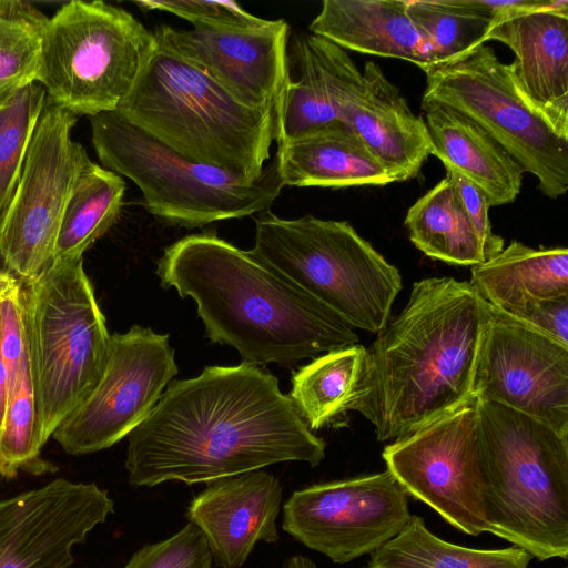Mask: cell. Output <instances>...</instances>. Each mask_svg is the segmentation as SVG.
Returning <instances> with one entry per match:
<instances>
[{
    "instance_id": "obj_1",
    "label": "cell",
    "mask_w": 568,
    "mask_h": 568,
    "mask_svg": "<svg viewBox=\"0 0 568 568\" xmlns=\"http://www.w3.org/2000/svg\"><path fill=\"white\" fill-rule=\"evenodd\" d=\"M128 436L125 469L136 487L210 483L282 462L315 467L326 448L278 379L243 362L172 382Z\"/></svg>"
},
{
    "instance_id": "obj_2",
    "label": "cell",
    "mask_w": 568,
    "mask_h": 568,
    "mask_svg": "<svg viewBox=\"0 0 568 568\" xmlns=\"http://www.w3.org/2000/svg\"><path fill=\"white\" fill-rule=\"evenodd\" d=\"M487 302L468 281L423 278L366 348L351 404L378 440H396L474 396Z\"/></svg>"
},
{
    "instance_id": "obj_3",
    "label": "cell",
    "mask_w": 568,
    "mask_h": 568,
    "mask_svg": "<svg viewBox=\"0 0 568 568\" xmlns=\"http://www.w3.org/2000/svg\"><path fill=\"white\" fill-rule=\"evenodd\" d=\"M156 275L164 288L194 300L210 341L234 347L243 363L292 365L358 344L336 313L215 233L168 246Z\"/></svg>"
},
{
    "instance_id": "obj_4",
    "label": "cell",
    "mask_w": 568,
    "mask_h": 568,
    "mask_svg": "<svg viewBox=\"0 0 568 568\" xmlns=\"http://www.w3.org/2000/svg\"><path fill=\"white\" fill-rule=\"evenodd\" d=\"M182 156L257 179L275 141V113L246 106L160 48L116 111Z\"/></svg>"
},
{
    "instance_id": "obj_5",
    "label": "cell",
    "mask_w": 568,
    "mask_h": 568,
    "mask_svg": "<svg viewBox=\"0 0 568 568\" xmlns=\"http://www.w3.org/2000/svg\"><path fill=\"white\" fill-rule=\"evenodd\" d=\"M484 501L490 534L538 560L568 556V437L477 398Z\"/></svg>"
},
{
    "instance_id": "obj_6",
    "label": "cell",
    "mask_w": 568,
    "mask_h": 568,
    "mask_svg": "<svg viewBox=\"0 0 568 568\" xmlns=\"http://www.w3.org/2000/svg\"><path fill=\"white\" fill-rule=\"evenodd\" d=\"M19 298L44 446L101 379L111 335L83 257L54 258L21 283Z\"/></svg>"
},
{
    "instance_id": "obj_7",
    "label": "cell",
    "mask_w": 568,
    "mask_h": 568,
    "mask_svg": "<svg viewBox=\"0 0 568 568\" xmlns=\"http://www.w3.org/2000/svg\"><path fill=\"white\" fill-rule=\"evenodd\" d=\"M102 166L130 179L159 220L187 229L268 211L284 187L274 154L255 180L189 160L118 112L89 118Z\"/></svg>"
},
{
    "instance_id": "obj_8",
    "label": "cell",
    "mask_w": 568,
    "mask_h": 568,
    "mask_svg": "<svg viewBox=\"0 0 568 568\" xmlns=\"http://www.w3.org/2000/svg\"><path fill=\"white\" fill-rule=\"evenodd\" d=\"M252 255L323 303L353 328L382 332L403 287L386 261L346 221L312 215L255 217Z\"/></svg>"
},
{
    "instance_id": "obj_9",
    "label": "cell",
    "mask_w": 568,
    "mask_h": 568,
    "mask_svg": "<svg viewBox=\"0 0 568 568\" xmlns=\"http://www.w3.org/2000/svg\"><path fill=\"white\" fill-rule=\"evenodd\" d=\"M156 49L153 32L101 0H72L48 19L36 82L47 99L89 118L116 111Z\"/></svg>"
},
{
    "instance_id": "obj_10",
    "label": "cell",
    "mask_w": 568,
    "mask_h": 568,
    "mask_svg": "<svg viewBox=\"0 0 568 568\" xmlns=\"http://www.w3.org/2000/svg\"><path fill=\"white\" fill-rule=\"evenodd\" d=\"M422 106H447L475 122L557 199L568 190V139L526 100L510 64L485 43L452 61L424 70Z\"/></svg>"
},
{
    "instance_id": "obj_11",
    "label": "cell",
    "mask_w": 568,
    "mask_h": 568,
    "mask_svg": "<svg viewBox=\"0 0 568 568\" xmlns=\"http://www.w3.org/2000/svg\"><path fill=\"white\" fill-rule=\"evenodd\" d=\"M77 120L47 99L18 184L0 216V265L21 283L53 261L64 210L91 162L83 145L72 139Z\"/></svg>"
},
{
    "instance_id": "obj_12",
    "label": "cell",
    "mask_w": 568,
    "mask_h": 568,
    "mask_svg": "<svg viewBox=\"0 0 568 568\" xmlns=\"http://www.w3.org/2000/svg\"><path fill=\"white\" fill-rule=\"evenodd\" d=\"M387 470L407 495L458 530L489 532L484 501L477 397L383 450Z\"/></svg>"
},
{
    "instance_id": "obj_13",
    "label": "cell",
    "mask_w": 568,
    "mask_h": 568,
    "mask_svg": "<svg viewBox=\"0 0 568 568\" xmlns=\"http://www.w3.org/2000/svg\"><path fill=\"white\" fill-rule=\"evenodd\" d=\"M176 374L168 334L139 325L112 334L101 379L52 437L70 455L114 445L149 416Z\"/></svg>"
},
{
    "instance_id": "obj_14",
    "label": "cell",
    "mask_w": 568,
    "mask_h": 568,
    "mask_svg": "<svg viewBox=\"0 0 568 568\" xmlns=\"http://www.w3.org/2000/svg\"><path fill=\"white\" fill-rule=\"evenodd\" d=\"M408 495L385 471L312 485L283 505V529L336 564L372 554L410 518Z\"/></svg>"
},
{
    "instance_id": "obj_15",
    "label": "cell",
    "mask_w": 568,
    "mask_h": 568,
    "mask_svg": "<svg viewBox=\"0 0 568 568\" xmlns=\"http://www.w3.org/2000/svg\"><path fill=\"white\" fill-rule=\"evenodd\" d=\"M474 396L568 437V346L487 303Z\"/></svg>"
},
{
    "instance_id": "obj_16",
    "label": "cell",
    "mask_w": 568,
    "mask_h": 568,
    "mask_svg": "<svg viewBox=\"0 0 568 568\" xmlns=\"http://www.w3.org/2000/svg\"><path fill=\"white\" fill-rule=\"evenodd\" d=\"M156 44L189 62L240 103L262 110L278 109L291 82L283 19L264 20L243 29H175L162 24L153 32Z\"/></svg>"
},
{
    "instance_id": "obj_17",
    "label": "cell",
    "mask_w": 568,
    "mask_h": 568,
    "mask_svg": "<svg viewBox=\"0 0 568 568\" xmlns=\"http://www.w3.org/2000/svg\"><path fill=\"white\" fill-rule=\"evenodd\" d=\"M94 483L58 478L0 503V568H67L72 548L113 513Z\"/></svg>"
},
{
    "instance_id": "obj_18",
    "label": "cell",
    "mask_w": 568,
    "mask_h": 568,
    "mask_svg": "<svg viewBox=\"0 0 568 568\" xmlns=\"http://www.w3.org/2000/svg\"><path fill=\"white\" fill-rule=\"evenodd\" d=\"M281 501L277 477L258 469L206 483L186 517L203 532L216 566L241 568L257 542L278 540Z\"/></svg>"
},
{
    "instance_id": "obj_19",
    "label": "cell",
    "mask_w": 568,
    "mask_h": 568,
    "mask_svg": "<svg viewBox=\"0 0 568 568\" xmlns=\"http://www.w3.org/2000/svg\"><path fill=\"white\" fill-rule=\"evenodd\" d=\"M515 54L510 63L518 88L564 139H568V1L493 23L487 41Z\"/></svg>"
},
{
    "instance_id": "obj_20",
    "label": "cell",
    "mask_w": 568,
    "mask_h": 568,
    "mask_svg": "<svg viewBox=\"0 0 568 568\" xmlns=\"http://www.w3.org/2000/svg\"><path fill=\"white\" fill-rule=\"evenodd\" d=\"M300 77L287 84L275 116L277 145L339 122L362 71L346 50L310 33L294 41Z\"/></svg>"
},
{
    "instance_id": "obj_21",
    "label": "cell",
    "mask_w": 568,
    "mask_h": 568,
    "mask_svg": "<svg viewBox=\"0 0 568 568\" xmlns=\"http://www.w3.org/2000/svg\"><path fill=\"white\" fill-rule=\"evenodd\" d=\"M342 120L394 173L397 182L416 178L432 152L424 119L409 108L399 89L368 61L348 97Z\"/></svg>"
},
{
    "instance_id": "obj_22",
    "label": "cell",
    "mask_w": 568,
    "mask_h": 568,
    "mask_svg": "<svg viewBox=\"0 0 568 568\" xmlns=\"http://www.w3.org/2000/svg\"><path fill=\"white\" fill-rule=\"evenodd\" d=\"M308 29L344 50L432 67L407 0H325Z\"/></svg>"
},
{
    "instance_id": "obj_23",
    "label": "cell",
    "mask_w": 568,
    "mask_h": 568,
    "mask_svg": "<svg viewBox=\"0 0 568 568\" xmlns=\"http://www.w3.org/2000/svg\"><path fill=\"white\" fill-rule=\"evenodd\" d=\"M284 186L345 189L397 182L394 173L339 121L275 152Z\"/></svg>"
},
{
    "instance_id": "obj_24",
    "label": "cell",
    "mask_w": 568,
    "mask_h": 568,
    "mask_svg": "<svg viewBox=\"0 0 568 568\" xmlns=\"http://www.w3.org/2000/svg\"><path fill=\"white\" fill-rule=\"evenodd\" d=\"M422 109L430 155L481 190L490 206L517 199L525 172L499 143L475 122L447 106L430 104Z\"/></svg>"
},
{
    "instance_id": "obj_25",
    "label": "cell",
    "mask_w": 568,
    "mask_h": 568,
    "mask_svg": "<svg viewBox=\"0 0 568 568\" xmlns=\"http://www.w3.org/2000/svg\"><path fill=\"white\" fill-rule=\"evenodd\" d=\"M470 283L503 312L529 298L567 297L568 251L534 248L514 240L494 257L471 266Z\"/></svg>"
},
{
    "instance_id": "obj_26",
    "label": "cell",
    "mask_w": 568,
    "mask_h": 568,
    "mask_svg": "<svg viewBox=\"0 0 568 568\" xmlns=\"http://www.w3.org/2000/svg\"><path fill=\"white\" fill-rule=\"evenodd\" d=\"M404 224L425 255L455 265L487 261L485 245L446 175L407 211Z\"/></svg>"
},
{
    "instance_id": "obj_27",
    "label": "cell",
    "mask_w": 568,
    "mask_h": 568,
    "mask_svg": "<svg viewBox=\"0 0 568 568\" xmlns=\"http://www.w3.org/2000/svg\"><path fill=\"white\" fill-rule=\"evenodd\" d=\"M531 558L516 546L475 549L448 542L412 515L395 537L371 554L368 568H528Z\"/></svg>"
},
{
    "instance_id": "obj_28",
    "label": "cell",
    "mask_w": 568,
    "mask_h": 568,
    "mask_svg": "<svg viewBox=\"0 0 568 568\" xmlns=\"http://www.w3.org/2000/svg\"><path fill=\"white\" fill-rule=\"evenodd\" d=\"M365 354L355 344L315 357L293 374L290 397L311 430L337 425L351 410Z\"/></svg>"
},
{
    "instance_id": "obj_29",
    "label": "cell",
    "mask_w": 568,
    "mask_h": 568,
    "mask_svg": "<svg viewBox=\"0 0 568 568\" xmlns=\"http://www.w3.org/2000/svg\"><path fill=\"white\" fill-rule=\"evenodd\" d=\"M124 192L122 176L91 161L80 174L64 210L53 260L82 257L118 220Z\"/></svg>"
},
{
    "instance_id": "obj_30",
    "label": "cell",
    "mask_w": 568,
    "mask_h": 568,
    "mask_svg": "<svg viewBox=\"0 0 568 568\" xmlns=\"http://www.w3.org/2000/svg\"><path fill=\"white\" fill-rule=\"evenodd\" d=\"M407 13L422 34L432 65L463 57L487 42L493 18L462 0H407Z\"/></svg>"
},
{
    "instance_id": "obj_31",
    "label": "cell",
    "mask_w": 568,
    "mask_h": 568,
    "mask_svg": "<svg viewBox=\"0 0 568 568\" xmlns=\"http://www.w3.org/2000/svg\"><path fill=\"white\" fill-rule=\"evenodd\" d=\"M48 19L29 2L0 0V108L36 81Z\"/></svg>"
},
{
    "instance_id": "obj_32",
    "label": "cell",
    "mask_w": 568,
    "mask_h": 568,
    "mask_svg": "<svg viewBox=\"0 0 568 568\" xmlns=\"http://www.w3.org/2000/svg\"><path fill=\"white\" fill-rule=\"evenodd\" d=\"M42 447L26 349L0 432V475L11 479L20 469H43L39 458Z\"/></svg>"
},
{
    "instance_id": "obj_33",
    "label": "cell",
    "mask_w": 568,
    "mask_h": 568,
    "mask_svg": "<svg viewBox=\"0 0 568 568\" xmlns=\"http://www.w3.org/2000/svg\"><path fill=\"white\" fill-rule=\"evenodd\" d=\"M45 103V91L34 81L0 108V216L18 184Z\"/></svg>"
},
{
    "instance_id": "obj_34",
    "label": "cell",
    "mask_w": 568,
    "mask_h": 568,
    "mask_svg": "<svg viewBox=\"0 0 568 568\" xmlns=\"http://www.w3.org/2000/svg\"><path fill=\"white\" fill-rule=\"evenodd\" d=\"M203 532L192 523L172 537L139 549L124 568H213Z\"/></svg>"
},
{
    "instance_id": "obj_35",
    "label": "cell",
    "mask_w": 568,
    "mask_h": 568,
    "mask_svg": "<svg viewBox=\"0 0 568 568\" xmlns=\"http://www.w3.org/2000/svg\"><path fill=\"white\" fill-rule=\"evenodd\" d=\"M133 3L143 11L159 10L173 13L192 23L193 29H243L258 26L265 20L248 13L237 2L229 0H142Z\"/></svg>"
},
{
    "instance_id": "obj_36",
    "label": "cell",
    "mask_w": 568,
    "mask_h": 568,
    "mask_svg": "<svg viewBox=\"0 0 568 568\" xmlns=\"http://www.w3.org/2000/svg\"><path fill=\"white\" fill-rule=\"evenodd\" d=\"M504 313L568 346V296L529 298Z\"/></svg>"
},
{
    "instance_id": "obj_37",
    "label": "cell",
    "mask_w": 568,
    "mask_h": 568,
    "mask_svg": "<svg viewBox=\"0 0 568 568\" xmlns=\"http://www.w3.org/2000/svg\"><path fill=\"white\" fill-rule=\"evenodd\" d=\"M19 291L0 302V346L8 374L9 399L26 353Z\"/></svg>"
},
{
    "instance_id": "obj_38",
    "label": "cell",
    "mask_w": 568,
    "mask_h": 568,
    "mask_svg": "<svg viewBox=\"0 0 568 568\" xmlns=\"http://www.w3.org/2000/svg\"><path fill=\"white\" fill-rule=\"evenodd\" d=\"M446 175L452 181L460 203L480 235L485 245L487 261L504 248V239L493 232L489 220V203L486 195L475 184L459 173L446 169Z\"/></svg>"
},
{
    "instance_id": "obj_39",
    "label": "cell",
    "mask_w": 568,
    "mask_h": 568,
    "mask_svg": "<svg viewBox=\"0 0 568 568\" xmlns=\"http://www.w3.org/2000/svg\"><path fill=\"white\" fill-rule=\"evenodd\" d=\"M9 400L8 374L3 362L0 346V432L2 428L7 406Z\"/></svg>"
},
{
    "instance_id": "obj_40",
    "label": "cell",
    "mask_w": 568,
    "mask_h": 568,
    "mask_svg": "<svg viewBox=\"0 0 568 568\" xmlns=\"http://www.w3.org/2000/svg\"><path fill=\"white\" fill-rule=\"evenodd\" d=\"M21 282L0 265V302L18 292Z\"/></svg>"
},
{
    "instance_id": "obj_41",
    "label": "cell",
    "mask_w": 568,
    "mask_h": 568,
    "mask_svg": "<svg viewBox=\"0 0 568 568\" xmlns=\"http://www.w3.org/2000/svg\"><path fill=\"white\" fill-rule=\"evenodd\" d=\"M283 568H318V567L310 558L301 556V555H295L285 560Z\"/></svg>"
}]
</instances>
